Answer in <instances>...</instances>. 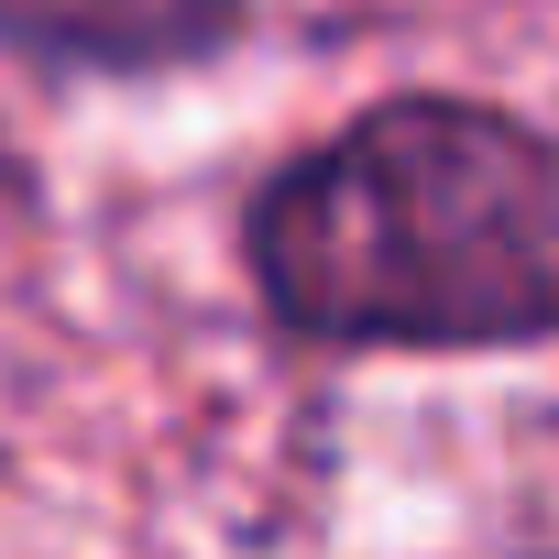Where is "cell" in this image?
<instances>
[{
    "instance_id": "1",
    "label": "cell",
    "mask_w": 559,
    "mask_h": 559,
    "mask_svg": "<svg viewBox=\"0 0 559 559\" xmlns=\"http://www.w3.org/2000/svg\"><path fill=\"white\" fill-rule=\"evenodd\" d=\"M252 263L274 319L319 341H548L559 143L504 110L406 99L263 198Z\"/></svg>"
},
{
    "instance_id": "2",
    "label": "cell",
    "mask_w": 559,
    "mask_h": 559,
    "mask_svg": "<svg viewBox=\"0 0 559 559\" xmlns=\"http://www.w3.org/2000/svg\"><path fill=\"white\" fill-rule=\"evenodd\" d=\"M241 0H0V34L12 45H45V56H187L209 45Z\"/></svg>"
}]
</instances>
